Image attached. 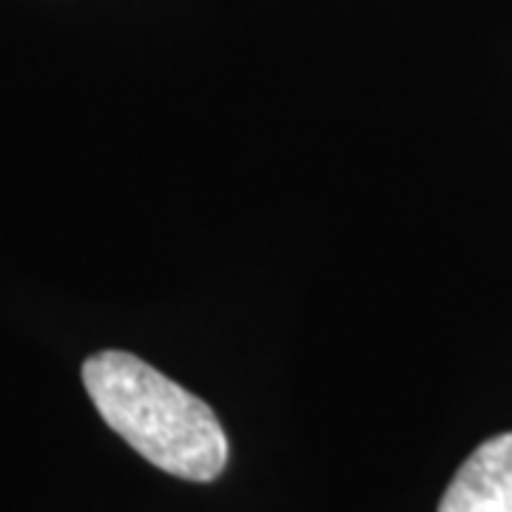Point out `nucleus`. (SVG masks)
<instances>
[{"instance_id":"obj_1","label":"nucleus","mask_w":512,"mask_h":512,"mask_svg":"<svg viewBox=\"0 0 512 512\" xmlns=\"http://www.w3.org/2000/svg\"><path fill=\"white\" fill-rule=\"evenodd\" d=\"M97 413L140 456L185 481H214L228 439L208 404L126 350H100L83 365Z\"/></svg>"},{"instance_id":"obj_2","label":"nucleus","mask_w":512,"mask_h":512,"mask_svg":"<svg viewBox=\"0 0 512 512\" xmlns=\"http://www.w3.org/2000/svg\"><path fill=\"white\" fill-rule=\"evenodd\" d=\"M439 512H512V433L484 441L461 464Z\"/></svg>"}]
</instances>
